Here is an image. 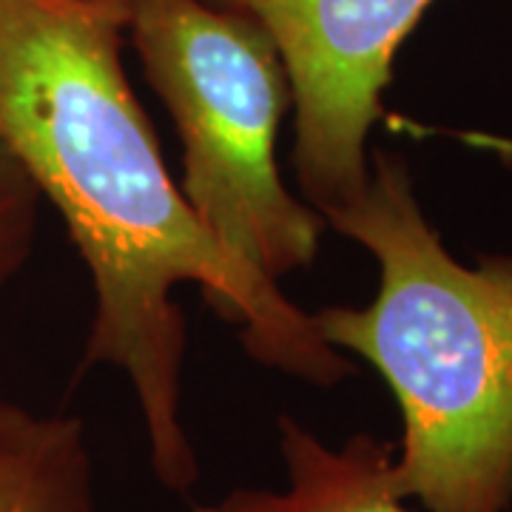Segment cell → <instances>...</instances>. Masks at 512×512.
<instances>
[{"mask_svg":"<svg viewBox=\"0 0 512 512\" xmlns=\"http://www.w3.org/2000/svg\"><path fill=\"white\" fill-rule=\"evenodd\" d=\"M134 0H0V146L49 200L92 276L83 367H117L137 396L157 481L188 493L200 461L183 421L188 333L174 291L239 328L259 365L316 387L356 370L313 313L225 259L171 180L123 43Z\"/></svg>","mask_w":512,"mask_h":512,"instance_id":"cell-1","label":"cell"},{"mask_svg":"<svg viewBox=\"0 0 512 512\" xmlns=\"http://www.w3.org/2000/svg\"><path fill=\"white\" fill-rule=\"evenodd\" d=\"M322 220L379 262L367 305H330L313 322L396 396L399 495L424 512H512V254L456 259L387 151Z\"/></svg>","mask_w":512,"mask_h":512,"instance_id":"cell-2","label":"cell"},{"mask_svg":"<svg viewBox=\"0 0 512 512\" xmlns=\"http://www.w3.org/2000/svg\"><path fill=\"white\" fill-rule=\"evenodd\" d=\"M128 43L180 134V191L225 259L259 288L313 265L325 220L279 174L293 92L274 40L211 0H134Z\"/></svg>","mask_w":512,"mask_h":512,"instance_id":"cell-3","label":"cell"},{"mask_svg":"<svg viewBox=\"0 0 512 512\" xmlns=\"http://www.w3.org/2000/svg\"><path fill=\"white\" fill-rule=\"evenodd\" d=\"M274 40L293 92V168L322 217L370 171L393 60L433 0H214Z\"/></svg>","mask_w":512,"mask_h":512,"instance_id":"cell-4","label":"cell"},{"mask_svg":"<svg viewBox=\"0 0 512 512\" xmlns=\"http://www.w3.org/2000/svg\"><path fill=\"white\" fill-rule=\"evenodd\" d=\"M282 490L239 487L197 512H410L393 481L396 447L370 433L328 444L302 421L279 416Z\"/></svg>","mask_w":512,"mask_h":512,"instance_id":"cell-5","label":"cell"},{"mask_svg":"<svg viewBox=\"0 0 512 512\" xmlns=\"http://www.w3.org/2000/svg\"><path fill=\"white\" fill-rule=\"evenodd\" d=\"M0 512H97L83 421L0 399Z\"/></svg>","mask_w":512,"mask_h":512,"instance_id":"cell-6","label":"cell"},{"mask_svg":"<svg viewBox=\"0 0 512 512\" xmlns=\"http://www.w3.org/2000/svg\"><path fill=\"white\" fill-rule=\"evenodd\" d=\"M40 202L43 200L26 171L0 146V296L32 256Z\"/></svg>","mask_w":512,"mask_h":512,"instance_id":"cell-7","label":"cell"},{"mask_svg":"<svg viewBox=\"0 0 512 512\" xmlns=\"http://www.w3.org/2000/svg\"><path fill=\"white\" fill-rule=\"evenodd\" d=\"M456 137L461 143H467V146L487 151V154L495 157L507 171H512V137H504V134H487V131H456Z\"/></svg>","mask_w":512,"mask_h":512,"instance_id":"cell-8","label":"cell"}]
</instances>
